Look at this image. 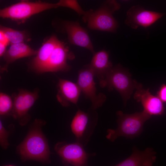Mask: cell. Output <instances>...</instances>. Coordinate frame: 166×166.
<instances>
[{
	"label": "cell",
	"instance_id": "obj_1",
	"mask_svg": "<svg viewBox=\"0 0 166 166\" xmlns=\"http://www.w3.org/2000/svg\"><path fill=\"white\" fill-rule=\"evenodd\" d=\"M43 123V121L36 119L34 127L18 146V152L23 159L41 161L49 159L50 152L48 145L39 128Z\"/></svg>",
	"mask_w": 166,
	"mask_h": 166
},
{
	"label": "cell",
	"instance_id": "obj_2",
	"mask_svg": "<svg viewBox=\"0 0 166 166\" xmlns=\"http://www.w3.org/2000/svg\"><path fill=\"white\" fill-rule=\"evenodd\" d=\"M117 115V128L115 129H109L107 131L106 138L113 142L120 136L131 139L138 137L143 131L144 123L151 117L144 110L131 114H124L119 111Z\"/></svg>",
	"mask_w": 166,
	"mask_h": 166
},
{
	"label": "cell",
	"instance_id": "obj_3",
	"mask_svg": "<svg viewBox=\"0 0 166 166\" xmlns=\"http://www.w3.org/2000/svg\"><path fill=\"white\" fill-rule=\"evenodd\" d=\"M99 84L101 88L107 87L109 90H117L121 96L124 105L134 90L142 86L132 80L128 71L120 64L113 67Z\"/></svg>",
	"mask_w": 166,
	"mask_h": 166
},
{
	"label": "cell",
	"instance_id": "obj_4",
	"mask_svg": "<svg viewBox=\"0 0 166 166\" xmlns=\"http://www.w3.org/2000/svg\"><path fill=\"white\" fill-rule=\"evenodd\" d=\"M120 7L115 0L105 1L95 10L90 9L84 22L90 30L115 33L118 24L113 14Z\"/></svg>",
	"mask_w": 166,
	"mask_h": 166
},
{
	"label": "cell",
	"instance_id": "obj_5",
	"mask_svg": "<svg viewBox=\"0 0 166 166\" xmlns=\"http://www.w3.org/2000/svg\"><path fill=\"white\" fill-rule=\"evenodd\" d=\"M57 4L40 1L22 0L0 10V16L9 18L19 25L23 23L31 16L43 11L58 7Z\"/></svg>",
	"mask_w": 166,
	"mask_h": 166
},
{
	"label": "cell",
	"instance_id": "obj_6",
	"mask_svg": "<svg viewBox=\"0 0 166 166\" xmlns=\"http://www.w3.org/2000/svg\"><path fill=\"white\" fill-rule=\"evenodd\" d=\"M94 77L93 72L87 65L79 71L77 82L85 97L91 101L90 109L93 110L101 107L106 99V97L103 93L97 94Z\"/></svg>",
	"mask_w": 166,
	"mask_h": 166
},
{
	"label": "cell",
	"instance_id": "obj_7",
	"mask_svg": "<svg viewBox=\"0 0 166 166\" xmlns=\"http://www.w3.org/2000/svg\"><path fill=\"white\" fill-rule=\"evenodd\" d=\"M39 90L33 91L21 89L13 95V105L10 114L22 124L25 123L30 118L28 111L39 97Z\"/></svg>",
	"mask_w": 166,
	"mask_h": 166
},
{
	"label": "cell",
	"instance_id": "obj_8",
	"mask_svg": "<svg viewBox=\"0 0 166 166\" xmlns=\"http://www.w3.org/2000/svg\"><path fill=\"white\" fill-rule=\"evenodd\" d=\"M75 58L74 54L69 47L64 42L60 41L41 73L67 71L71 69V66L67 63V60H73Z\"/></svg>",
	"mask_w": 166,
	"mask_h": 166
},
{
	"label": "cell",
	"instance_id": "obj_9",
	"mask_svg": "<svg viewBox=\"0 0 166 166\" xmlns=\"http://www.w3.org/2000/svg\"><path fill=\"white\" fill-rule=\"evenodd\" d=\"M55 150L64 162L75 166H85L90 155L83 145L77 142L69 144L58 143Z\"/></svg>",
	"mask_w": 166,
	"mask_h": 166
},
{
	"label": "cell",
	"instance_id": "obj_10",
	"mask_svg": "<svg viewBox=\"0 0 166 166\" xmlns=\"http://www.w3.org/2000/svg\"><path fill=\"white\" fill-rule=\"evenodd\" d=\"M166 13L148 10L142 7L136 5L127 11L125 23L131 28L136 29L139 26L147 28L153 24Z\"/></svg>",
	"mask_w": 166,
	"mask_h": 166
},
{
	"label": "cell",
	"instance_id": "obj_11",
	"mask_svg": "<svg viewBox=\"0 0 166 166\" xmlns=\"http://www.w3.org/2000/svg\"><path fill=\"white\" fill-rule=\"evenodd\" d=\"M62 26L70 43L86 48L93 54L95 53L87 30L78 22L65 21Z\"/></svg>",
	"mask_w": 166,
	"mask_h": 166
},
{
	"label": "cell",
	"instance_id": "obj_12",
	"mask_svg": "<svg viewBox=\"0 0 166 166\" xmlns=\"http://www.w3.org/2000/svg\"><path fill=\"white\" fill-rule=\"evenodd\" d=\"M90 113L79 109L73 117L71 128L77 142L83 145L88 141L94 127H92Z\"/></svg>",
	"mask_w": 166,
	"mask_h": 166
},
{
	"label": "cell",
	"instance_id": "obj_13",
	"mask_svg": "<svg viewBox=\"0 0 166 166\" xmlns=\"http://www.w3.org/2000/svg\"><path fill=\"white\" fill-rule=\"evenodd\" d=\"M134 98L140 102L144 108V111L151 115L162 114L164 108L162 101L158 97L151 94L149 89H144L141 86L137 89L134 95Z\"/></svg>",
	"mask_w": 166,
	"mask_h": 166
},
{
	"label": "cell",
	"instance_id": "obj_14",
	"mask_svg": "<svg viewBox=\"0 0 166 166\" xmlns=\"http://www.w3.org/2000/svg\"><path fill=\"white\" fill-rule=\"evenodd\" d=\"M57 88V98L63 106H68L70 102L77 105L81 92L77 83L59 78Z\"/></svg>",
	"mask_w": 166,
	"mask_h": 166
},
{
	"label": "cell",
	"instance_id": "obj_15",
	"mask_svg": "<svg viewBox=\"0 0 166 166\" xmlns=\"http://www.w3.org/2000/svg\"><path fill=\"white\" fill-rule=\"evenodd\" d=\"M60 41L56 36L53 35L43 43L30 63L31 67L34 70L38 73H41Z\"/></svg>",
	"mask_w": 166,
	"mask_h": 166
},
{
	"label": "cell",
	"instance_id": "obj_16",
	"mask_svg": "<svg viewBox=\"0 0 166 166\" xmlns=\"http://www.w3.org/2000/svg\"><path fill=\"white\" fill-rule=\"evenodd\" d=\"M129 157L114 166H152L156 159V152L151 148L140 151L134 145Z\"/></svg>",
	"mask_w": 166,
	"mask_h": 166
},
{
	"label": "cell",
	"instance_id": "obj_17",
	"mask_svg": "<svg viewBox=\"0 0 166 166\" xmlns=\"http://www.w3.org/2000/svg\"><path fill=\"white\" fill-rule=\"evenodd\" d=\"M109 57L108 51L105 50H100L94 54L90 63L87 65L93 72L94 76L98 79L99 82L113 68Z\"/></svg>",
	"mask_w": 166,
	"mask_h": 166
},
{
	"label": "cell",
	"instance_id": "obj_18",
	"mask_svg": "<svg viewBox=\"0 0 166 166\" xmlns=\"http://www.w3.org/2000/svg\"><path fill=\"white\" fill-rule=\"evenodd\" d=\"M38 51L25 42L11 45L3 56L6 64L1 68V70L2 72L7 70L8 65L18 59L36 55Z\"/></svg>",
	"mask_w": 166,
	"mask_h": 166
},
{
	"label": "cell",
	"instance_id": "obj_19",
	"mask_svg": "<svg viewBox=\"0 0 166 166\" xmlns=\"http://www.w3.org/2000/svg\"><path fill=\"white\" fill-rule=\"evenodd\" d=\"M0 31L8 39L10 45L28 42L31 40L28 33L25 31H19L0 26Z\"/></svg>",
	"mask_w": 166,
	"mask_h": 166
},
{
	"label": "cell",
	"instance_id": "obj_20",
	"mask_svg": "<svg viewBox=\"0 0 166 166\" xmlns=\"http://www.w3.org/2000/svg\"><path fill=\"white\" fill-rule=\"evenodd\" d=\"M13 105L11 97L8 95L3 93L0 94V114L4 115L10 113Z\"/></svg>",
	"mask_w": 166,
	"mask_h": 166
},
{
	"label": "cell",
	"instance_id": "obj_21",
	"mask_svg": "<svg viewBox=\"0 0 166 166\" xmlns=\"http://www.w3.org/2000/svg\"><path fill=\"white\" fill-rule=\"evenodd\" d=\"M57 4L58 7H63L69 8L73 10L79 15L85 16L87 14L88 11L84 10L77 0H60Z\"/></svg>",
	"mask_w": 166,
	"mask_h": 166
},
{
	"label": "cell",
	"instance_id": "obj_22",
	"mask_svg": "<svg viewBox=\"0 0 166 166\" xmlns=\"http://www.w3.org/2000/svg\"><path fill=\"white\" fill-rule=\"evenodd\" d=\"M9 132L3 126L2 121H0V143L2 147L6 149L9 144L7 138Z\"/></svg>",
	"mask_w": 166,
	"mask_h": 166
},
{
	"label": "cell",
	"instance_id": "obj_23",
	"mask_svg": "<svg viewBox=\"0 0 166 166\" xmlns=\"http://www.w3.org/2000/svg\"><path fill=\"white\" fill-rule=\"evenodd\" d=\"M158 97L162 101L166 102V85H163L157 93Z\"/></svg>",
	"mask_w": 166,
	"mask_h": 166
},
{
	"label": "cell",
	"instance_id": "obj_24",
	"mask_svg": "<svg viewBox=\"0 0 166 166\" xmlns=\"http://www.w3.org/2000/svg\"><path fill=\"white\" fill-rule=\"evenodd\" d=\"M0 43L3 44L6 46L10 44V42L6 37L1 31H0Z\"/></svg>",
	"mask_w": 166,
	"mask_h": 166
},
{
	"label": "cell",
	"instance_id": "obj_25",
	"mask_svg": "<svg viewBox=\"0 0 166 166\" xmlns=\"http://www.w3.org/2000/svg\"><path fill=\"white\" fill-rule=\"evenodd\" d=\"M6 45L0 43V56H3L6 51Z\"/></svg>",
	"mask_w": 166,
	"mask_h": 166
},
{
	"label": "cell",
	"instance_id": "obj_26",
	"mask_svg": "<svg viewBox=\"0 0 166 166\" xmlns=\"http://www.w3.org/2000/svg\"><path fill=\"white\" fill-rule=\"evenodd\" d=\"M5 166H14L10 165H6Z\"/></svg>",
	"mask_w": 166,
	"mask_h": 166
}]
</instances>
